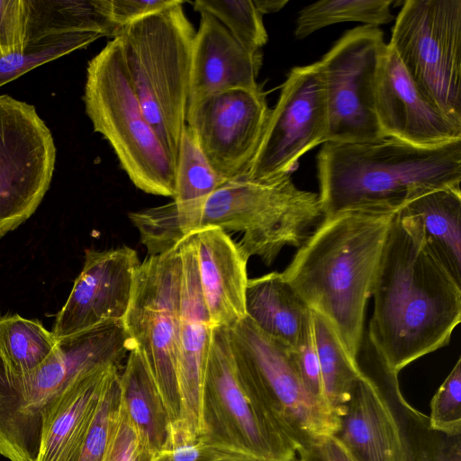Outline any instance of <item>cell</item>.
<instances>
[{
  "label": "cell",
  "mask_w": 461,
  "mask_h": 461,
  "mask_svg": "<svg viewBox=\"0 0 461 461\" xmlns=\"http://www.w3.org/2000/svg\"><path fill=\"white\" fill-rule=\"evenodd\" d=\"M368 343L393 373L447 346L461 321V284L417 227L393 215L374 279Z\"/></svg>",
  "instance_id": "obj_1"
},
{
  "label": "cell",
  "mask_w": 461,
  "mask_h": 461,
  "mask_svg": "<svg viewBox=\"0 0 461 461\" xmlns=\"http://www.w3.org/2000/svg\"><path fill=\"white\" fill-rule=\"evenodd\" d=\"M395 212L347 211L323 218L282 272L356 363L366 306Z\"/></svg>",
  "instance_id": "obj_2"
},
{
  "label": "cell",
  "mask_w": 461,
  "mask_h": 461,
  "mask_svg": "<svg viewBox=\"0 0 461 461\" xmlns=\"http://www.w3.org/2000/svg\"><path fill=\"white\" fill-rule=\"evenodd\" d=\"M317 158L323 218L347 211L395 212L429 191L460 187L461 140L433 148L390 137L325 142Z\"/></svg>",
  "instance_id": "obj_3"
},
{
  "label": "cell",
  "mask_w": 461,
  "mask_h": 461,
  "mask_svg": "<svg viewBox=\"0 0 461 461\" xmlns=\"http://www.w3.org/2000/svg\"><path fill=\"white\" fill-rule=\"evenodd\" d=\"M53 355L31 373L14 375L0 363V454L37 461L44 426L61 395L80 376L121 366L134 348L122 321L63 337Z\"/></svg>",
  "instance_id": "obj_4"
},
{
  "label": "cell",
  "mask_w": 461,
  "mask_h": 461,
  "mask_svg": "<svg viewBox=\"0 0 461 461\" xmlns=\"http://www.w3.org/2000/svg\"><path fill=\"white\" fill-rule=\"evenodd\" d=\"M183 1L117 29L125 69L142 112L176 162L186 125L195 30Z\"/></svg>",
  "instance_id": "obj_5"
},
{
  "label": "cell",
  "mask_w": 461,
  "mask_h": 461,
  "mask_svg": "<svg viewBox=\"0 0 461 461\" xmlns=\"http://www.w3.org/2000/svg\"><path fill=\"white\" fill-rule=\"evenodd\" d=\"M322 219L319 194L298 188L290 174L268 180L242 175L208 196L185 234L207 226L240 231L248 258L270 266L285 246L300 248Z\"/></svg>",
  "instance_id": "obj_6"
},
{
  "label": "cell",
  "mask_w": 461,
  "mask_h": 461,
  "mask_svg": "<svg viewBox=\"0 0 461 461\" xmlns=\"http://www.w3.org/2000/svg\"><path fill=\"white\" fill-rule=\"evenodd\" d=\"M83 99L95 131L109 142L132 184L173 198L176 162L142 112L116 38L88 62Z\"/></svg>",
  "instance_id": "obj_7"
},
{
  "label": "cell",
  "mask_w": 461,
  "mask_h": 461,
  "mask_svg": "<svg viewBox=\"0 0 461 461\" xmlns=\"http://www.w3.org/2000/svg\"><path fill=\"white\" fill-rule=\"evenodd\" d=\"M237 371L272 424L295 449L334 435L338 416L304 386L292 348L262 331L247 315L227 328Z\"/></svg>",
  "instance_id": "obj_8"
},
{
  "label": "cell",
  "mask_w": 461,
  "mask_h": 461,
  "mask_svg": "<svg viewBox=\"0 0 461 461\" xmlns=\"http://www.w3.org/2000/svg\"><path fill=\"white\" fill-rule=\"evenodd\" d=\"M424 96L461 125V0H407L387 44Z\"/></svg>",
  "instance_id": "obj_9"
},
{
  "label": "cell",
  "mask_w": 461,
  "mask_h": 461,
  "mask_svg": "<svg viewBox=\"0 0 461 461\" xmlns=\"http://www.w3.org/2000/svg\"><path fill=\"white\" fill-rule=\"evenodd\" d=\"M181 284L177 245L147 257L136 269L131 302L122 320L146 361L172 424L179 418L176 366Z\"/></svg>",
  "instance_id": "obj_10"
},
{
  "label": "cell",
  "mask_w": 461,
  "mask_h": 461,
  "mask_svg": "<svg viewBox=\"0 0 461 461\" xmlns=\"http://www.w3.org/2000/svg\"><path fill=\"white\" fill-rule=\"evenodd\" d=\"M204 432L261 461H291L295 449L240 378L227 328L213 327L203 386Z\"/></svg>",
  "instance_id": "obj_11"
},
{
  "label": "cell",
  "mask_w": 461,
  "mask_h": 461,
  "mask_svg": "<svg viewBox=\"0 0 461 461\" xmlns=\"http://www.w3.org/2000/svg\"><path fill=\"white\" fill-rule=\"evenodd\" d=\"M386 44L378 27L346 32L319 61L326 98V142L384 138L375 107L377 72Z\"/></svg>",
  "instance_id": "obj_12"
},
{
  "label": "cell",
  "mask_w": 461,
  "mask_h": 461,
  "mask_svg": "<svg viewBox=\"0 0 461 461\" xmlns=\"http://www.w3.org/2000/svg\"><path fill=\"white\" fill-rule=\"evenodd\" d=\"M55 160L52 135L35 107L0 95V238L34 213Z\"/></svg>",
  "instance_id": "obj_13"
},
{
  "label": "cell",
  "mask_w": 461,
  "mask_h": 461,
  "mask_svg": "<svg viewBox=\"0 0 461 461\" xmlns=\"http://www.w3.org/2000/svg\"><path fill=\"white\" fill-rule=\"evenodd\" d=\"M328 113L319 61L292 68L270 110L247 177L268 180L290 174L297 160L326 142Z\"/></svg>",
  "instance_id": "obj_14"
},
{
  "label": "cell",
  "mask_w": 461,
  "mask_h": 461,
  "mask_svg": "<svg viewBox=\"0 0 461 461\" xmlns=\"http://www.w3.org/2000/svg\"><path fill=\"white\" fill-rule=\"evenodd\" d=\"M270 110L257 89H231L187 108L186 125L215 172L225 181L245 175Z\"/></svg>",
  "instance_id": "obj_15"
},
{
  "label": "cell",
  "mask_w": 461,
  "mask_h": 461,
  "mask_svg": "<svg viewBox=\"0 0 461 461\" xmlns=\"http://www.w3.org/2000/svg\"><path fill=\"white\" fill-rule=\"evenodd\" d=\"M140 264L136 250L128 246L86 249L83 268L56 316L54 336L60 339L105 322L122 321Z\"/></svg>",
  "instance_id": "obj_16"
},
{
  "label": "cell",
  "mask_w": 461,
  "mask_h": 461,
  "mask_svg": "<svg viewBox=\"0 0 461 461\" xmlns=\"http://www.w3.org/2000/svg\"><path fill=\"white\" fill-rule=\"evenodd\" d=\"M177 246L182 259L176 366L179 418L172 426L186 437H196L204 433L203 386L213 327L201 290L193 235Z\"/></svg>",
  "instance_id": "obj_17"
},
{
  "label": "cell",
  "mask_w": 461,
  "mask_h": 461,
  "mask_svg": "<svg viewBox=\"0 0 461 461\" xmlns=\"http://www.w3.org/2000/svg\"><path fill=\"white\" fill-rule=\"evenodd\" d=\"M375 107L384 137L423 148L461 140V125L424 96L387 44L376 77Z\"/></svg>",
  "instance_id": "obj_18"
},
{
  "label": "cell",
  "mask_w": 461,
  "mask_h": 461,
  "mask_svg": "<svg viewBox=\"0 0 461 461\" xmlns=\"http://www.w3.org/2000/svg\"><path fill=\"white\" fill-rule=\"evenodd\" d=\"M193 41L187 108L231 89H257L261 52L242 47L212 14L199 12Z\"/></svg>",
  "instance_id": "obj_19"
},
{
  "label": "cell",
  "mask_w": 461,
  "mask_h": 461,
  "mask_svg": "<svg viewBox=\"0 0 461 461\" xmlns=\"http://www.w3.org/2000/svg\"><path fill=\"white\" fill-rule=\"evenodd\" d=\"M193 235L200 285L212 327L230 328L246 314L249 258L227 232L203 227Z\"/></svg>",
  "instance_id": "obj_20"
},
{
  "label": "cell",
  "mask_w": 461,
  "mask_h": 461,
  "mask_svg": "<svg viewBox=\"0 0 461 461\" xmlns=\"http://www.w3.org/2000/svg\"><path fill=\"white\" fill-rule=\"evenodd\" d=\"M358 365L361 375L338 415L334 436L357 461H403L395 418L369 371Z\"/></svg>",
  "instance_id": "obj_21"
},
{
  "label": "cell",
  "mask_w": 461,
  "mask_h": 461,
  "mask_svg": "<svg viewBox=\"0 0 461 461\" xmlns=\"http://www.w3.org/2000/svg\"><path fill=\"white\" fill-rule=\"evenodd\" d=\"M117 366L77 378L61 395L42 432L37 461H77L108 380Z\"/></svg>",
  "instance_id": "obj_22"
},
{
  "label": "cell",
  "mask_w": 461,
  "mask_h": 461,
  "mask_svg": "<svg viewBox=\"0 0 461 461\" xmlns=\"http://www.w3.org/2000/svg\"><path fill=\"white\" fill-rule=\"evenodd\" d=\"M367 369L397 422L403 461H461V434L450 435L433 429L429 417L403 397L398 374L382 361L370 362Z\"/></svg>",
  "instance_id": "obj_23"
},
{
  "label": "cell",
  "mask_w": 461,
  "mask_h": 461,
  "mask_svg": "<svg viewBox=\"0 0 461 461\" xmlns=\"http://www.w3.org/2000/svg\"><path fill=\"white\" fill-rule=\"evenodd\" d=\"M397 212L417 227L429 249L461 284L460 187L429 191Z\"/></svg>",
  "instance_id": "obj_24"
},
{
  "label": "cell",
  "mask_w": 461,
  "mask_h": 461,
  "mask_svg": "<svg viewBox=\"0 0 461 461\" xmlns=\"http://www.w3.org/2000/svg\"><path fill=\"white\" fill-rule=\"evenodd\" d=\"M245 306L262 331L291 348L312 322L311 309L279 272L249 279Z\"/></svg>",
  "instance_id": "obj_25"
},
{
  "label": "cell",
  "mask_w": 461,
  "mask_h": 461,
  "mask_svg": "<svg viewBox=\"0 0 461 461\" xmlns=\"http://www.w3.org/2000/svg\"><path fill=\"white\" fill-rule=\"evenodd\" d=\"M120 385L123 408L143 446L154 457L166 444L172 421L146 361L135 346L127 355Z\"/></svg>",
  "instance_id": "obj_26"
},
{
  "label": "cell",
  "mask_w": 461,
  "mask_h": 461,
  "mask_svg": "<svg viewBox=\"0 0 461 461\" xmlns=\"http://www.w3.org/2000/svg\"><path fill=\"white\" fill-rule=\"evenodd\" d=\"M24 43L50 35L97 32L113 38L110 0H23Z\"/></svg>",
  "instance_id": "obj_27"
},
{
  "label": "cell",
  "mask_w": 461,
  "mask_h": 461,
  "mask_svg": "<svg viewBox=\"0 0 461 461\" xmlns=\"http://www.w3.org/2000/svg\"><path fill=\"white\" fill-rule=\"evenodd\" d=\"M59 339L37 320L0 318V363L14 375L32 372L56 351Z\"/></svg>",
  "instance_id": "obj_28"
},
{
  "label": "cell",
  "mask_w": 461,
  "mask_h": 461,
  "mask_svg": "<svg viewBox=\"0 0 461 461\" xmlns=\"http://www.w3.org/2000/svg\"><path fill=\"white\" fill-rule=\"evenodd\" d=\"M312 327L325 401L338 416L349 400L353 388L361 375V369L358 362H354L348 357L330 323L313 311H312Z\"/></svg>",
  "instance_id": "obj_29"
},
{
  "label": "cell",
  "mask_w": 461,
  "mask_h": 461,
  "mask_svg": "<svg viewBox=\"0 0 461 461\" xmlns=\"http://www.w3.org/2000/svg\"><path fill=\"white\" fill-rule=\"evenodd\" d=\"M392 0H321L303 7L294 30L303 40L314 32L342 22H360L377 27L393 20Z\"/></svg>",
  "instance_id": "obj_30"
},
{
  "label": "cell",
  "mask_w": 461,
  "mask_h": 461,
  "mask_svg": "<svg viewBox=\"0 0 461 461\" xmlns=\"http://www.w3.org/2000/svg\"><path fill=\"white\" fill-rule=\"evenodd\" d=\"M103 36L91 32H72L25 42L22 50L0 57V86L36 67L85 48Z\"/></svg>",
  "instance_id": "obj_31"
},
{
  "label": "cell",
  "mask_w": 461,
  "mask_h": 461,
  "mask_svg": "<svg viewBox=\"0 0 461 461\" xmlns=\"http://www.w3.org/2000/svg\"><path fill=\"white\" fill-rule=\"evenodd\" d=\"M196 12H206L216 18L246 50L257 53L267 41L263 15L253 0H197Z\"/></svg>",
  "instance_id": "obj_32"
},
{
  "label": "cell",
  "mask_w": 461,
  "mask_h": 461,
  "mask_svg": "<svg viewBox=\"0 0 461 461\" xmlns=\"http://www.w3.org/2000/svg\"><path fill=\"white\" fill-rule=\"evenodd\" d=\"M249 456H252L219 441L206 432L196 437H185L171 426L166 444L152 461H237Z\"/></svg>",
  "instance_id": "obj_33"
},
{
  "label": "cell",
  "mask_w": 461,
  "mask_h": 461,
  "mask_svg": "<svg viewBox=\"0 0 461 461\" xmlns=\"http://www.w3.org/2000/svg\"><path fill=\"white\" fill-rule=\"evenodd\" d=\"M121 368L112 373L77 461H102L122 404Z\"/></svg>",
  "instance_id": "obj_34"
},
{
  "label": "cell",
  "mask_w": 461,
  "mask_h": 461,
  "mask_svg": "<svg viewBox=\"0 0 461 461\" xmlns=\"http://www.w3.org/2000/svg\"><path fill=\"white\" fill-rule=\"evenodd\" d=\"M429 425L443 433L461 434V358L437 390L430 402Z\"/></svg>",
  "instance_id": "obj_35"
},
{
  "label": "cell",
  "mask_w": 461,
  "mask_h": 461,
  "mask_svg": "<svg viewBox=\"0 0 461 461\" xmlns=\"http://www.w3.org/2000/svg\"><path fill=\"white\" fill-rule=\"evenodd\" d=\"M122 402L114 420L102 461H152Z\"/></svg>",
  "instance_id": "obj_36"
},
{
  "label": "cell",
  "mask_w": 461,
  "mask_h": 461,
  "mask_svg": "<svg viewBox=\"0 0 461 461\" xmlns=\"http://www.w3.org/2000/svg\"><path fill=\"white\" fill-rule=\"evenodd\" d=\"M292 352L295 366L306 389L316 398L326 402L312 322L297 344L292 348Z\"/></svg>",
  "instance_id": "obj_37"
},
{
  "label": "cell",
  "mask_w": 461,
  "mask_h": 461,
  "mask_svg": "<svg viewBox=\"0 0 461 461\" xmlns=\"http://www.w3.org/2000/svg\"><path fill=\"white\" fill-rule=\"evenodd\" d=\"M24 47L23 0H0V57Z\"/></svg>",
  "instance_id": "obj_38"
},
{
  "label": "cell",
  "mask_w": 461,
  "mask_h": 461,
  "mask_svg": "<svg viewBox=\"0 0 461 461\" xmlns=\"http://www.w3.org/2000/svg\"><path fill=\"white\" fill-rule=\"evenodd\" d=\"M177 0H110L111 16L120 28L173 5Z\"/></svg>",
  "instance_id": "obj_39"
},
{
  "label": "cell",
  "mask_w": 461,
  "mask_h": 461,
  "mask_svg": "<svg viewBox=\"0 0 461 461\" xmlns=\"http://www.w3.org/2000/svg\"><path fill=\"white\" fill-rule=\"evenodd\" d=\"M291 461H357L334 435H323L298 448Z\"/></svg>",
  "instance_id": "obj_40"
},
{
  "label": "cell",
  "mask_w": 461,
  "mask_h": 461,
  "mask_svg": "<svg viewBox=\"0 0 461 461\" xmlns=\"http://www.w3.org/2000/svg\"><path fill=\"white\" fill-rule=\"evenodd\" d=\"M287 3L288 0H253L255 7L262 15L276 13L280 11Z\"/></svg>",
  "instance_id": "obj_41"
},
{
  "label": "cell",
  "mask_w": 461,
  "mask_h": 461,
  "mask_svg": "<svg viewBox=\"0 0 461 461\" xmlns=\"http://www.w3.org/2000/svg\"><path fill=\"white\" fill-rule=\"evenodd\" d=\"M237 461H261L258 458H255V457H252V456H249V457H246V458H242V459H240V460H237Z\"/></svg>",
  "instance_id": "obj_42"
}]
</instances>
